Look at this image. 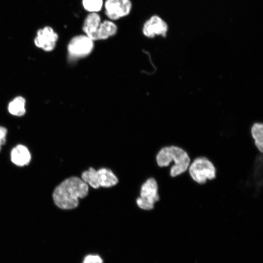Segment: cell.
Here are the masks:
<instances>
[{
    "mask_svg": "<svg viewBox=\"0 0 263 263\" xmlns=\"http://www.w3.org/2000/svg\"><path fill=\"white\" fill-rule=\"evenodd\" d=\"M168 31L167 23L157 15H153L144 24L142 32L145 36L153 38L156 36L165 37Z\"/></svg>",
    "mask_w": 263,
    "mask_h": 263,
    "instance_id": "cell-8",
    "label": "cell"
},
{
    "mask_svg": "<svg viewBox=\"0 0 263 263\" xmlns=\"http://www.w3.org/2000/svg\"><path fill=\"white\" fill-rule=\"evenodd\" d=\"M94 47V41L86 35H79L73 38L68 45L69 56L79 58L89 55Z\"/></svg>",
    "mask_w": 263,
    "mask_h": 263,
    "instance_id": "cell-6",
    "label": "cell"
},
{
    "mask_svg": "<svg viewBox=\"0 0 263 263\" xmlns=\"http://www.w3.org/2000/svg\"><path fill=\"white\" fill-rule=\"evenodd\" d=\"M188 173L191 179L199 185H204L207 180L216 178L215 165L207 157L200 156L195 158L190 164Z\"/></svg>",
    "mask_w": 263,
    "mask_h": 263,
    "instance_id": "cell-3",
    "label": "cell"
},
{
    "mask_svg": "<svg viewBox=\"0 0 263 263\" xmlns=\"http://www.w3.org/2000/svg\"><path fill=\"white\" fill-rule=\"evenodd\" d=\"M31 154L24 146L18 145L11 152V159L16 165L22 167L28 165L31 160Z\"/></svg>",
    "mask_w": 263,
    "mask_h": 263,
    "instance_id": "cell-11",
    "label": "cell"
},
{
    "mask_svg": "<svg viewBox=\"0 0 263 263\" xmlns=\"http://www.w3.org/2000/svg\"><path fill=\"white\" fill-rule=\"evenodd\" d=\"M7 134V130L3 127L0 126V150L1 147L4 144L6 141V136Z\"/></svg>",
    "mask_w": 263,
    "mask_h": 263,
    "instance_id": "cell-17",
    "label": "cell"
},
{
    "mask_svg": "<svg viewBox=\"0 0 263 263\" xmlns=\"http://www.w3.org/2000/svg\"><path fill=\"white\" fill-rule=\"evenodd\" d=\"M105 14L111 20H117L128 16L132 7L131 0H106Z\"/></svg>",
    "mask_w": 263,
    "mask_h": 263,
    "instance_id": "cell-7",
    "label": "cell"
},
{
    "mask_svg": "<svg viewBox=\"0 0 263 263\" xmlns=\"http://www.w3.org/2000/svg\"><path fill=\"white\" fill-rule=\"evenodd\" d=\"M57 39L58 35L53 28L46 26L37 31L34 43L37 47L45 51H51L55 48Z\"/></svg>",
    "mask_w": 263,
    "mask_h": 263,
    "instance_id": "cell-9",
    "label": "cell"
},
{
    "mask_svg": "<svg viewBox=\"0 0 263 263\" xmlns=\"http://www.w3.org/2000/svg\"><path fill=\"white\" fill-rule=\"evenodd\" d=\"M101 22L100 16L97 13H90L85 19L82 30L93 41L97 40V32Z\"/></svg>",
    "mask_w": 263,
    "mask_h": 263,
    "instance_id": "cell-10",
    "label": "cell"
},
{
    "mask_svg": "<svg viewBox=\"0 0 263 263\" xmlns=\"http://www.w3.org/2000/svg\"><path fill=\"white\" fill-rule=\"evenodd\" d=\"M156 160L160 167H168L172 162H174L169 171V175L172 178L185 173L191 161L188 153L184 149L175 145L162 148L158 152Z\"/></svg>",
    "mask_w": 263,
    "mask_h": 263,
    "instance_id": "cell-2",
    "label": "cell"
},
{
    "mask_svg": "<svg viewBox=\"0 0 263 263\" xmlns=\"http://www.w3.org/2000/svg\"><path fill=\"white\" fill-rule=\"evenodd\" d=\"M82 180L88 183L92 187L97 188L100 187H111L118 183V179L111 170L102 168L95 170L90 168L81 175Z\"/></svg>",
    "mask_w": 263,
    "mask_h": 263,
    "instance_id": "cell-4",
    "label": "cell"
},
{
    "mask_svg": "<svg viewBox=\"0 0 263 263\" xmlns=\"http://www.w3.org/2000/svg\"><path fill=\"white\" fill-rule=\"evenodd\" d=\"M82 5L85 10L90 13H97L103 5V0H82Z\"/></svg>",
    "mask_w": 263,
    "mask_h": 263,
    "instance_id": "cell-15",
    "label": "cell"
},
{
    "mask_svg": "<svg viewBox=\"0 0 263 263\" xmlns=\"http://www.w3.org/2000/svg\"><path fill=\"white\" fill-rule=\"evenodd\" d=\"M25 99L21 96L16 97L9 104L8 109L9 113L14 115L22 116L25 113Z\"/></svg>",
    "mask_w": 263,
    "mask_h": 263,
    "instance_id": "cell-14",
    "label": "cell"
},
{
    "mask_svg": "<svg viewBox=\"0 0 263 263\" xmlns=\"http://www.w3.org/2000/svg\"><path fill=\"white\" fill-rule=\"evenodd\" d=\"M82 263H103V260L99 255L88 254L85 256Z\"/></svg>",
    "mask_w": 263,
    "mask_h": 263,
    "instance_id": "cell-16",
    "label": "cell"
},
{
    "mask_svg": "<svg viewBox=\"0 0 263 263\" xmlns=\"http://www.w3.org/2000/svg\"><path fill=\"white\" fill-rule=\"evenodd\" d=\"M88 186L86 183L77 177L69 178L57 186L53 193L56 205L63 209L75 208L78 199L87 196Z\"/></svg>",
    "mask_w": 263,
    "mask_h": 263,
    "instance_id": "cell-1",
    "label": "cell"
},
{
    "mask_svg": "<svg viewBox=\"0 0 263 263\" xmlns=\"http://www.w3.org/2000/svg\"><path fill=\"white\" fill-rule=\"evenodd\" d=\"M251 136L258 150L263 152V125L261 123H254L251 129Z\"/></svg>",
    "mask_w": 263,
    "mask_h": 263,
    "instance_id": "cell-13",
    "label": "cell"
},
{
    "mask_svg": "<svg viewBox=\"0 0 263 263\" xmlns=\"http://www.w3.org/2000/svg\"><path fill=\"white\" fill-rule=\"evenodd\" d=\"M158 187L156 181L153 178L148 179L141 189L140 197L136 200L138 207L145 210H151L154 204L160 199Z\"/></svg>",
    "mask_w": 263,
    "mask_h": 263,
    "instance_id": "cell-5",
    "label": "cell"
},
{
    "mask_svg": "<svg viewBox=\"0 0 263 263\" xmlns=\"http://www.w3.org/2000/svg\"><path fill=\"white\" fill-rule=\"evenodd\" d=\"M117 25L111 20H105L101 22L97 32V40L107 39L116 34Z\"/></svg>",
    "mask_w": 263,
    "mask_h": 263,
    "instance_id": "cell-12",
    "label": "cell"
}]
</instances>
